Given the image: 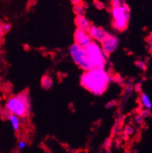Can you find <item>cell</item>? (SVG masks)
<instances>
[{"mask_svg": "<svg viewBox=\"0 0 152 153\" xmlns=\"http://www.w3.org/2000/svg\"><path fill=\"white\" fill-rule=\"evenodd\" d=\"M89 36L91 37V39H94L95 41L100 42L101 43L106 38L107 36L108 35V33L103 28L97 26L91 25L90 30L88 32Z\"/></svg>", "mask_w": 152, "mask_h": 153, "instance_id": "52a82bcc", "label": "cell"}, {"mask_svg": "<svg viewBox=\"0 0 152 153\" xmlns=\"http://www.w3.org/2000/svg\"><path fill=\"white\" fill-rule=\"evenodd\" d=\"M4 33V30H3V25L0 24V36Z\"/></svg>", "mask_w": 152, "mask_h": 153, "instance_id": "7402d4cb", "label": "cell"}, {"mask_svg": "<svg viewBox=\"0 0 152 153\" xmlns=\"http://www.w3.org/2000/svg\"><path fill=\"white\" fill-rule=\"evenodd\" d=\"M136 65L140 69H144L145 68V65L144 64V62H136Z\"/></svg>", "mask_w": 152, "mask_h": 153, "instance_id": "e0dca14e", "label": "cell"}, {"mask_svg": "<svg viewBox=\"0 0 152 153\" xmlns=\"http://www.w3.org/2000/svg\"><path fill=\"white\" fill-rule=\"evenodd\" d=\"M41 86L44 89L48 90L50 89L52 86V81L49 76H44L41 79Z\"/></svg>", "mask_w": 152, "mask_h": 153, "instance_id": "8fae6325", "label": "cell"}, {"mask_svg": "<svg viewBox=\"0 0 152 153\" xmlns=\"http://www.w3.org/2000/svg\"><path fill=\"white\" fill-rule=\"evenodd\" d=\"M10 27H11V26H10L9 24L3 25V30H4V33L7 32V31L10 30Z\"/></svg>", "mask_w": 152, "mask_h": 153, "instance_id": "ac0fdd59", "label": "cell"}, {"mask_svg": "<svg viewBox=\"0 0 152 153\" xmlns=\"http://www.w3.org/2000/svg\"><path fill=\"white\" fill-rule=\"evenodd\" d=\"M142 117H147V116H149L151 115V110H148V109H146V110H142V113L140 114Z\"/></svg>", "mask_w": 152, "mask_h": 153, "instance_id": "5bb4252c", "label": "cell"}, {"mask_svg": "<svg viewBox=\"0 0 152 153\" xmlns=\"http://www.w3.org/2000/svg\"><path fill=\"white\" fill-rule=\"evenodd\" d=\"M119 45V40L116 36L108 34L107 37L101 42V49L104 53H112L117 50Z\"/></svg>", "mask_w": 152, "mask_h": 153, "instance_id": "5b68a950", "label": "cell"}, {"mask_svg": "<svg viewBox=\"0 0 152 153\" xmlns=\"http://www.w3.org/2000/svg\"><path fill=\"white\" fill-rule=\"evenodd\" d=\"M138 89H139V90H141V86L139 85V84H137V85H135V90L137 91Z\"/></svg>", "mask_w": 152, "mask_h": 153, "instance_id": "603a6c76", "label": "cell"}, {"mask_svg": "<svg viewBox=\"0 0 152 153\" xmlns=\"http://www.w3.org/2000/svg\"><path fill=\"white\" fill-rule=\"evenodd\" d=\"M112 4L114 7H117L122 5L120 0H112Z\"/></svg>", "mask_w": 152, "mask_h": 153, "instance_id": "2e32d148", "label": "cell"}, {"mask_svg": "<svg viewBox=\"0 0 152 153\" xmlns=\"http://www.w3.org/2000/svg\"><path fill=\"white\" fill-rule=\"evenodd\" d=\"M114 18L113 27L117 30H124L126 29L127 25L130 19V9L126 4H122L117 7H114L112 10Z\"/></svg>", "mask_w": 152, "mask_h": 153, "instance_id": "277c9868", "label": "cell"}, {"mask_svg": "<svg viewBox=\"0 0 152 153\" xmlns=\"http://www.w3.org/2000/svg\"><path fill=\"white\" fill-rule=\"evenodd\" d=\"M140 101L142 105L148 110H151V101L148 95L145 93H141L140 95Z\"/></svg>", "mask_w": 152, "mask_h": 153, "instance_id": "30bf717a", "label": "cell"}, {"mask_svg": "<svg viewBox=\"0 0 152 153\" xmlns=\"http://www.w3.org/2000/svg\"><path fill=\"white\" fill-rule=\"evenodd\" d=\"M7 118H8L13 130L15 131V132L19 130L20 126H21V118L17 117L16 115H13V114L8 113H7Z\"/></svg>", "mask_w": 152, "mask_h": 153, "instance_id": "9c48e42d", "label": "cell"}, {"mask_svg": "<svg viewBox=\"0 0 152 153\" xmlns=\"http://www.w3.org/2000/svg\"><path fill=\"white\" fill-rule=\"evenodd\" d=\"M126 92L128 93H131V87H128V88H127V90H126Z\"/></svg>", "mask_w": 152, "mask_h": 153, "instance_id": "cb8c5ba5", "label": "cell"}, {"mask_svg": "<svg viewBox=\"0 0 152 153\" xmlns=\"http://www.w3.org/2000/svg\"><path fill=\"white\" fill-rule=\"evenodd\" d=\"M133 132H134V129H133V128L131 127V126H126L125 128V134L127 135H131V134H133Z\"/></svg>", "mask_w": 152, "mask_h": 153, "instance_id": "4fadbf2b", "label": "cell"}, {"mask_svg": "<svg viewBox=\"0 0 152 153\" xmlns=\"http://www.w3.org/2000/svg\"><path fill=\"white\" fill-rule=\"evenodd\" d=\"M114 105H115V101H111V102L108 103V104H107L106 107H108V108H111V107H112L113 106H114Z\"/></svg>", "mask_w": 152, "mask_h": 153, "instance_id": "ffe728a7", "label": "cell"}, {"mask_svg": "<svg viewBox=\"0 0 152 153\" xmlns=\"http://www.w3.org/2000/svg\"><path fill=\"white\" fill-rule=\"evenodd\" d=\"M74 38H75V44L82 47V48H86L93 42L88 32L80 29V28H77L75 30Z\"/></svg>", "mask_w": 152, "mask_h": 153, "instance_id": "8992f818", "label": "cell"}, {"mask_svg": "<svg viewBox=\"0 0 152 153\" xmlns=\"http://www.w3.org/2000/svg\"><path fill=\"white\" fill-rule=\"evenodd\" d=\"M71 1H72V3H73V4H75L76 5V4H80V1H81V0H71Z\"/></svg>", "mask_w": 152, "mask_h": 153, "instance_id": "44dd1931", "label": "cell"}, {"mask_svg": "<svg viewBox=\"0 0 152 153\" xmlns=\"http://www.w3.org/2000/svg\"><path fill=\"white\" fill-rule=\"evenodd\" d=\"M69 54L76 65L85 71L104 69L107 55L96 42H92L86 48L74 44L69 48Z\"/></svg>", "mask_w": 152, "mask_h": 153, "instance_id": "6da1fadb", "label": "cell"}, {"mask_svg": "<svg viewBox=\"0 0 152 153\" xmlns=\"http://www.w3.org/2000/svg\"><path fill=\"white\" fill-rule=\"evenodd\" d=\"M135 121L136 122L139 123H139H142V121H143V117H142L141 115H138L135 118Z\"/></svg>", "mask_w": 152, "mask_h": 153, "instance_id": "d6986e66", "label": "cell"}, {"mask_svg": "<svg viewBox=\"0 0 152 153\" xmlns=\"http://www.w3.org/2000/svg\"><path fill=\"white\" fill-rule=\"evenodd\" d=\"M75 25H77V28H80V29L83 30L86 32H89L91 27V25L89 20L85 18L83 16H78L76 17Z\"/></svg>", "mask_w": 152, "mask_h": 153, "instance_id": "ba28073f", "label": "cell"}, {"mask_svg": "<svg viewBox=\"0 0 152 153\" xmlns=\"http://www.w3.org/2000/svg\"><path fill=\"white\" fill-rule=\"evenodd\" d=\"M110 78L104 69H92L80 77L81 85L95 96H100L108 88Z\"/></svg>", "mask_w": 152, "mask_h": 153, "instance_id": "7a4b0ae2", "label": "cell"}, {"mask_svg": "<svg viewBox=\"0 0 152 153\" xmlns=\"http://www.w3.org/2000/svg\"><path fill=\"white\" fill-rule=\"evenodd\" d=\"M75 13L77 14V16H83L84 14V7L83 6H82L81 4H76L75 6V8H74Z\"/></svg>", "mask_w": 152, "mask_h": 153, "instance_id": "7c38bea8", "label": "cell"}, {"mask_svg": "<svg viewBox=\"0 0 152 153\" xmlns=\"http://www.w3.org/2000/svg\"><path fill=\"white\" fill-rule=\"evenodd\" d=\"M30 109V98L27 91H23L8 98L5 104L6 112L8 114L16 115L19 118L29 116Z\"/></svg>", "mask_w": 152, "mask_h": 153, "instance_id": "3957f363", "label": "cell"}, {"mask_svg": "<svg viewBox=\"0 0 152 153\" xmlns=\"http://www.w3.org/2000/svg\"><path fill=\"white\" fill-rule=\"evenodd\" d=\"M26 146H27V143H26V142L24 141V140H21V141L18 142V147L20 149H24V148L26 147Z\"/></svg>", "mask_w": 152, "mask_h": 153, "instance_id": "9a60e30c", "label": "cell"}]
</instances>
